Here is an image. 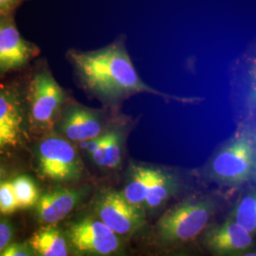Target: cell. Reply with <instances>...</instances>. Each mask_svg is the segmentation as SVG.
Masks as SVG:
<instances>
[{
  "instance_id": "24",
  "label": "cell",
  "mask_w": 256,
  "mask_h": 256,
  "mask_svg": "<svg viewBox=\"0 0 256 256\" xmlns=\"http://www.w3.org/2000/svg\"><path fill=\"white\" fill-rule=\"evenodd\" d=\"M243 256H256V252H250V254H247Z\"/></svg>"
},
{
  "instance_id": "12",
  "label": "cell",
  "mask_w": 256,
  "mask_h": 256,
  "mask_svg": "<svg viewBox=\"0 0 256 256\" xmlns=\"http://www.w3.org/2000/svg\"><path fill=\"white\" fill-rule=\"evenodd\" d=\"M207 244L220 256L236 254L247 250L254 243L252 234L239 227L232 220L210 230L206 238Z\"/></svg>"
},
{
  "instance_id": "2",
  "label": "cell",
  "mask_w": 256,
  "mask_h": 256,
  "mask_svg": "<svg viewBox=\"0 0 256 256\" xmlns=\"http://www.w3.org/2000/svg\"><path fill=\"white\" fill-rule=\"evenodd\" d=\"M207 200H187L166 212L158 223L160 238L168 243L187 242L202 234L214 212Z\"/></svg>"
},
{
  "instance_id": "4",
  "label": "cell",
  "mask_w": 256,
  "mask_h": 256,
  "mask_svg": "<svg viewBox=\"0 0 256 256\" xmlns=\"http://www.w3.org/2000/svg\"><path fill=\"white\" fill-rule=\"evenodd\" d=\"M256 172V153L250 142L241 138L223 147L210 164V173L220 182L238 185L248 182Z\"/></svg>"
},
{
  "instance_id": "21",
  "label": "cell",
  "mask_w": 256,
  "mask_h": 256,
  "mask_svg": "<svg viewBox=\"0 0 256 256\" xmlns=\"http://www.w3.org/2000/svg\"><path fill=\"white\" fill-rule=\"evenodd\" d=\"M1 256H34V254L27 244L10 243Z\"/></svg>"
},
{
  "instance_id": "16",
  "label": "cell",
  "mask_w": 256,
  "mask_h": 256,
  "mask_svg": "<svg viewBox=\"0 0 256 256\" xmlns=\"http://www.w3.org/2000/svg\"><path fill=\"white\" fill-rule=\"evenodd\" d=\"M173 189V178L160 170L153 169L146 200L147 207L150 209L160 207L170 198Z\"/></svg>"
},
{
  "instance_id": "11",
  "label": "cell",
  "mask_w": 256,
  "mask_h": 256,
  "mask_svg": "<svg viewBox=\"0 0 256 256\" xmlns=\"http://www.w3.org/2000/svg\"><path fill=\"white\" fill-rule=\"evenodd\" d=\"M60 129L68 140L75 142L99 137L104 132L99 116L92 110L79 106L68 110L60 124Z\"/></svg>"
},
{
  "instance_id": "22",
  "label": "cell",
  "mask_w": 256,
  "mask_h": 256,
  "mask_svg": "<svg viewBox=\"0 0 256 256\" xmlns=\"http://www.w3.org/2000/svg\"><path fill=\"white\" fill-rule=\"evenodd\" d=\"M22 0H0V18L12 16Z\"/></svg>"
},
{
  "instance_id": "13",
  "label": "cell",
  "mask_w": 256,
  "mask_h": 256,
  "mask_svg": "<svg viewBox=\"0 0 256 256\" xmlns=\"http://www.w3.org/2000/svg\"><path fill=\"white\" fill-rule=\"evenodd\" d=\"M34 256H68L70 243L66 236L54 225L37 230L28 242Z\"/></svg>"
},
{
  "instance_id": "3",
  "label": "cell",
  "mask_w": 256,
  "mask_h": 256,
  "mask_svg": "<svg viewBox=\"0 0 256 256\" xmlns=\"http://www.w3.org/2000/svg\"><path fill=\"white\" fill-rule=\"evenodd\" d=\"M40 173L54 182H72L82 174V164L75 147L64 138H44L37 148Z\"/></svg>"
},
{
  "instance_id": "19",
  "label": "cell",
  "mask_w": 256,
  "mask_h": 256,
  "mask_svg": "<svg viewBox=\"0 0 256 256\" xmlns=\"http://www.w3.org/2000/svg\"><path fill=\"white\" fill-rule=\"evenodd\" d=\"M19 210L16 198L12 190L10 182H4L0 185V212L12 214Z\"/></svg>"
},
{
  "instance_id": "17",
  "label": "cell",
  "mask_w": 256,
  "mask_h": 256,
  "mask_svg": "<svg viewBox=\"0 0 256 256\" xmlns=\"http://www.w3.org/2000/svg\"><path fill=\"white\" fill-rule=\"evenodd\" d=\"M10 183L19 209L28 210L36 206L41 194L36 183L32 178L22 174L14 178Z\"/></svg>"
},
{
  "instance_id": "23",
  "label": "cell",
  "mask_w": 256,
  "mask_h": 256,
  "mask_svg": "<svg viewBox=\"0 0 256 256\" xmlns=\"http://www.w3.org/2000/svg\"><path fill=\"white\" fill-rule=\"evenodd\" d=\"M4 176H5V171H4V169L0 166V185L4 182Z\"/></svg>"
},
{
  "instance_id": "5",
  "label": "cell",
  "mask_w": 256,
  "mask_h": 256,
  "mask_svg": "<svg viewBox=\"0 0 256 256\" xmlns=\"http://www.w3.org/2000/svg\"><path fill=\"white\" fill-rule=\"evenodd\" d=\"M30 118L37 128H50L58 118L64 104L61 86L48 72L37 74L30 84Z\"/></svg>"
},
{
  "instance_id": "20",
  "label": "cell",
  "mask_w": 256,
  "mask_h": 256,
  "mask_svg": "<svg viewBox=\"0 0 256 256\" xmlns=\"http://www.w3.org/2000/svg\"><path fill=\"white\" fill-rule=\"evenodd\" d=\"M14 230L12 223L7 220L0 221V256L12 243Z\"/></svg>"
},
{
  "instance_id": "10",
  "label": "cell",
  "mask_w": 256,
  "mask_h": 256,
  "mask_svg": "<svg viewBox=\"0 0 256 256\" xmlns=\"http://www.w3.org/2000/svg\"><path fill=\"white\" fill-rule=\"evenodd\" d=\"M82 194L72 189H57L40 196L36 206L37 220L45 225H55L74 212Z\"/></svg>"
},
{
  "instance_id": "18",
  "label": "cell",
  "mask_w": 256,
  "mask_h": 256,
  "mask_svg": "<svg viewBox=\"0 0 256 256\" xmlns=\"http://www.w3.org/2000/svg\"><path fill=\"white\" fill-rule=\"evenodd\" d=\"M232 221L250 234L256 232V198L254 194L244 196L238 203Z\"/></svg>"
},
{
  "instance_id": "6",
  "label": "cell",
  "mask_w": 256,
  "mask_h": 256,
  "mask_svg": "<svg viewBox=\"0 0 256 256\" xmlns=\"http://www.w3.org/2000/svg\"><path fill=\"white\" fill-rule=\"evenodd\" d=\"M70 244L82 254L108 256L120 248L118 236L100 220L84 218L74 223L66 234Z\"/></svg>"
},
{
  "instance_id": "15",
  "label": "cell",
  "mask_w": 256,
  "mask_h": 256,
  "mask_svg": "<svg viewBox=\"0 0 256 256\" xmlns=\"http://www.w3.org/2000/svg\"><path fill=\"white\" fill-rule=\"evenodd\" d=\"M152 172L153 169L146 167H137L134 169L131 178L122 192L129 203L138 208L146 203Z\"/></svg>"
},
{
  "instance_id": "8",
  "label": "cell",
  "mask_w": 256,
  "mask_h": 256,
  "mask_svg": "<svg viewBox=\"0 0 256 256\" xmlns=\"http://www.w3.org/2000/svg\"><path fill=\"white\" fill-rule=\"evenodd\" d=\"M37 54V48L21 36L12 16L0 18V75L16 70Z\"/></svg>"
},
{
  "instance_id": "9",
  "label": "cell",
  "mask_w": 256,
  "mask_h": 256,
  "mask_svg": "<svg viewBox=\"0 0 256 256\" xmlns=\"http://www.w3.org/2000/svg\"><path fill=\"white\" fill-rule=\"evenodd\" d=\"M25 118V108L18 93L12 88H0V153L21 144Z\"/></svg>"
},
{
  "instance_id": "14",
  "label": "cell",
  "mask_w": 256,
  "mask_h": 256,
  "mask_svg": "<svg viewBox=\"0 0 256 256\" xmlns=\"http://www.w3.org/2000/svg\"><path fill=\"white\" fill-rule=\"evenodd\" d=\"M122 135L111 131L106 133L104 142L92 154V160L100 167L115 169L122 162Z\"/></svg>"
},
{
  "instance_id": "1",
  "label": "cell",
  "mask_w": 256,
  "mask_h": 256,
  "mask_svg": "<svg viewBox=\"0 0 256 256\" xmlns=\"http://www.w3.org/2000/svg\"><path fill=\"white\" fill-rule=\"evenodd\" d=\"M70 58L86 88L106 100H117L144 92L178 100L142 82L122 44L90 52H72Z\"/></svg>"
},
{
  "instance_id": "7",
  "label": "cell",
  "mask_w": 256,
  "mask_h": 256,
  "mask_svg": "<svg viewBox=\"0 0 256 256\" xmlns=\"http://www.w3.org/2000/svg\"><path fill=\"white\" fill-rule=\"evenodd\" d=\"M99 220L117 236L135 232L144 223V216L138 207L126 200L122 192H108L97 203Z\"/></svg>"
}]
</instances>
